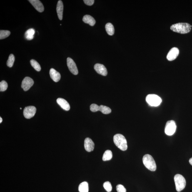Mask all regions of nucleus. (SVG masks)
I'll use <instances>...</instances> for the list:
<instances>
[{"label": "nucleus", "instance_id": "obj_19", "mask_svg": "<svg viewBox=\"0 0 192 192\" xmlns=\"http://www.w3.org/2000/svg\"><path fill=\"white\" fill-rule=\"evenodd\" d=\"M80 192H89V186L88 183L86 181L83 182L80 184L78 188Z\"/></svg>", "mask_w": 192, "mask_h": 192}, {"label": "nucleus", "instance_id": "obj_7", "mask_svg": "<svg viewBox=\"0 0 192 192\" xmlns=\"http://www.w3.org/2000/svg\"><path fill=\"white\" fill-rule=\"evenodd\" d=\"M36 111V108L34 106L26 107L24 108L23 114L25 118L30 119L34 116Z\"/></svg>", "mask_w": 192, "mask_h": 192}, {"label": "nucleus", "instance_id": "obj_33", "mask_svg": "<svg viewBox=\"0 0 192 192\" xmlns=\"http://www.w3.org/2000/svg\"><path fill=\"white\" fill-rule=\"evenodd\" d=\"M20 109H21L22 108H20Z\"/></svg>", "mask_w": 192, "mask_h": 192}, {"label": "nucleus", "instance_id": "obj_18", "mask_svg": "<svg viewBox=\"0 0 192 192\" xmlns=\"http://www.w3.org/2000/svg\"><path fill=\"white\" fill-rule=\"evenodd\" d=\"M35 30L34 29H30L26 31L25 34V37L28 40H31L34 38Z\"/></svg>", "mask_w": 192, "mask_h": 192}, {"label": "nucleus", "instance_id": "obj_21", "mask_svg": "<svg viewBox=\"0 0 192 192\" xmlns=\"http://www.w3.org/2000/svg\"><path fill=\"white\" fill-rule=\"evenodd\" d=\"M101 111L102 113L105 114H108L111 113V108H110L108 106L101 105V106H98V111Z\"/></svg>", "mask_w": 192, "mask_h": 192}, {"label": "nucleus", "instance_id": "obj_15", "mask_svg": "<svg viewBox=\"0 0 192 192\" xmlns=\"http://www.w3.org/2000/svg\"><path fill=\"white\" fill-rule=\"evenodd\" d=\"M50 75L51 79L56 82L59 81L61 79V74L53 68H51L50 70Z\"/></svg>", "mask_w": 192, "mask_h": 192}, {"label": "nucleus", "instance_id": "obj_23", "mask_svg": "<svg viewBox=\"0 0 192 192\" xmlns=\"http://www.w3.org/2000/svg\"><path fill=\"white\" fill-rule=\"evenodd\" d=\"M32 66L35 69L36 71H41V68L39 63H38L36 60H31L30 61Z\"/></svg>", "mask_w": 192, "mask_h": 192}, {"label": "nucleus", "instance_id": "obj_4", "mask_svg": "<svg viewBox=\"0 0 192 192\" xmlns=\"http://www.w3.org/2000/svg\"><path fill=\"white\" fill-rule=\"evenodd\" d=\"M174 181L176 191L180 192L183 190L186 186V180L182 175L177 174L174 177Z\"/></svg>", "mask_w": 192, "mask_h": 192}, {"label": "nucleus", "instance_id": "obj_1", "mask_svg": "<svg viewBox=\"0 0 192 192\" xmlns=\"http://www.w3.org/2000/svg\"><path fill=\"white\" fill-rule=\"evenodd\" d=\"M192 26L187 23H178L172 25L171 29L172 31L181 34L188 33L191 31Z\"/></svg>", "mask_w": 192, "mask_h": 192}, {"label": "nucleus", "instance_id": "obj_32", "mask_svg": "<svg viewBox=\"0 0 192 192\" xmlns=\"http://www.w3.org/2000/svg\"><path fill=\"white\" fill-rule=\"evenodd\" d=\"M2 118L1 117H0V123H2Z\"/></svg>", "mask_w": 192, "mask_h": 192}, {"label": "nucleus", "instance_id": "obj_11", "mask_svg": "<svg viewBox=\"0 0 192 192\" xmlns=\"http://www.w3.org/2000/svg\"><path fill=\"white\" fill-rule=\"evenodd\" d=\"M94 68L97 73L103 76H106L108 74L107 70L103 64L97 63L95 65Z\"/></svg>", "mask_w": 192, "mask_h": 192}, {"label": "nucleus", "instance_id": "obj_24", "mask_svg": "<svg viewBox=\"0 0 192 192\" xmlns=\"http://www.w3.org/2000/svg\"><path fill=\"white\" fill-rule=\"evenodd\" d=\"M10 34H11V32L9 31L1 30L0 31V39H4L8 37Z\"/></svg>", "mask_w": 192, "mask_h": 192}, {"label": "nucleus", "instance_id": "obj_31", "mask_svg": "<svg viewBox=\"0 0 192 192\" xmlns=\"http://www.w3.org/2000/svg\"><path fill=\"white\" fill-rule=\"evenodd\" d=\"M189 162L190 164L192 166V157L190 159Z\"/></svg>", "mask_w": 192, "mask_h": 192}, {"label": "nucleus", "instance_id": "obj_9", "mask_svg": "<svg viewBox=\"0 0 192 192\" xmlns=\"http://www.w3.org/2000/svg\"><path fill=\"white\" fill-rule=\"evenodd\" d=\"M67 65L70 71L72 74L75 75L78 74V69L76 63L71 58L68 57L67 58Z\"/></svg>", "mask_w": 192, "mask_h": 192}, {"label": "nucleus", "instance_id": "obj_29", "mask_svg": "<svg viewBox=\"0 0 192 192\" xmlns=\"http://www.w3.org/2000/svg\"><path fill=\"white\" fill-rule=\"evenodd\" d=\"M98 105L93 103L90 106V110L93 112H96L98 111Z\"/></svg>", "mask_w": 192, "mask_h": 192}, {"label": "nucleus", "instance_id": "obj_22", "mask_svg": "<svg viewBox=\"0 0 192 192\" xmlns=\"http://www.w3.org/2000/svg\"><path fill=\"white\" fill-rule=\"evenodd\" d=\"M113 157V153L111 150H107L105 152L103 157V161H109Z\"/></svg>", "mask_w": 192, "mask_h": 192}, {"label": "nucleus", "instance_id": "obj_3", "mask_svg": "<svg viewBox=\"0 0 192 192\" xmlns=\"http://www.w3.org/2000/svg\"><path fill=\"white\" fill-rule=\"evenodd\" d=\"M143 162L147 168L151 171H156L157 166L153 158L151 155L147 154L143 157Z\"/></svg>", "mask_w": 192, "mask_h": 192}, {"label": "nucleus", "instance_id": "obj_26", "mask_svg": "<svg viewBox=\"0 0 192 192\" xmlns=\"http://www.w3.org/2000/svg\"><path fill=\"white\" fill-rule=\"evenodd\" d=\"M103 187L105 190L108 192H111L112 190V186L109 181H106L103 183Z\"/></svg>", "mask_w": 192, "mask_h": 192}, {"label": "nucleus", "instance_id": "obj_10", "mask_svg": "<svg viewBox=\"0 0 192 192\" xmlns=\"http://www.w3.org/2000/svg\"><path fill=\"white\" fill-rule=\"evenodd\" d=\"M179 52V50L178 48L173 47L171 48L167 55V59L169 61H173L177 57Z\"/></svg>", "mask_w": 192, "mask_h": 192}, {"label": "nucleus", "instance_id": "obj_14", "mask_svg": "<svg viewBox=\"0 0 192 192\" xmlns=\"http://www.w3.org/2000/svg\"><path fill=\"white\" fill-rule=\"evenodd\" d=\"M57 102L61 107V108L65 111H69L70 110V106L69 103L64 98H58L57 100Z\"/></svg>", "mask_w": 192, "mask_h": 192}, {"label": "nucleus", "instance_id": "obj_2", "mask_svg": "<svg viewBox=\"0 0 192 192\" xmlns=\"http://www.w3.org/2000/svg\"><path fill=\"white\" fill-rule=\"evenodd\" d=\"M113 142L118 148L123 151L128 149L127 142L125 137L122 135L117 134L113 137Z\"/></svg>", "mask_w": 192, "mask_h": 192}, {"label": "nucleus", "instance_id": "obj_16", "mask_svg": "<svg viewBox=\"0 0 192 192\" xmlns=\"http://www.w3.org/2000/svg\"><path fill=\"white\" fill-rule=\"evenodd\" d=\"M63 10V5L62 1H58L57 5L56 11L58 18L61 21L62 20Z\"/></svg>", "mask_w": 192, "mask_h": 192}, {"label": "nucleus", "instance_id": "obj_30", "mask_svg": "<svg viewBox=\"0 0 192 192\" xmlns=\"http://www.w3.org/2000/svg\"><path fill=\"white\" fill-rule=\"evenodd\" d=\"M84 1L85 4L89 6H92L94 2V0H84Z\"/></svg>", "mask_w": 192, "mask_h": 192}, {"label": "nucleus", "instance_id": "obj_5", "mask_svg": "<svg viewBox=\"0 0 192 192\" xmlns=\"http://www.w3.org/2000/svg\"><path fill=\"white\" fill-rule=\"evenodd\" d=\"M146 101L150 106L156 107L159 106L162 100L157 95L149 94L146 96Z\"/></svg>", "mask_w": 192, "mask_h": 192}, {"label": "nucleus", "instance_id": "obj_12", "mask_svg": "<svg viewBox=\"0 0 192 192\" xmlns=\"http://www.w3.org/2000/svg\"><path fill=\"white\" fill-rule=\"evenodd\" d=\"M28 1L38 12L41 13L44 11V6L39 0H29Z\"/></svg>", "mask_w": 192, "mask_h": 192}, {"label": "nucleus", "instance_id": "obj_20", "mask_svg": "<svg viewBox=\"0 0 192 192\" xmlns=\"http://www.w3.org/2000/svg\"><path fill=\"white\" fill-rule=\"evenodd\" d=\"M106 32L110 36H112L114 34L115 30L114 27L111 23H108L106 25Z\"/></svg>", "mask_w": 192, "mask_h": 192}, {"label": "nucleus", "instance_id": "obj_28", "mask_svg": "<svg viewBox=\"0 0 192 192\" xmlns=\"http://www.w3.org/2000/svg\"><path fill=\"white\" fill-rule=\"evenodd\" d=\"M116 190L118 192H126V190L123 185L118 184L116 186Z\"/></svg>", "mask_w": 192, "mask_h": 192}, {"label": "nucleus", "instance_id": "obj_6", "mask_svg": "<svg viewBox=\"0 0 192 192\" xmlns=\"http://www.w3.org/2000/svg\"><path fill=\"white\" fill-rule=\"evenodd\" d=\"M176 126L175 122L173 120L168 121L166 123L165 128V132L168 136H172L175 133Z\"/></svg>", "mask_w": 192, "mask_h": 192}, {"label": "nucleus", "instance_id": "obj_13", "mask_svg": "<svg viewBox=\"0 0 192 192\" xmlns=\"http://www.w3.org/2000/svg\"><path fill=\"white\" fill-rule=\"evenodd\" d=\"M84 146L86 151L91 152L94 150V143L91 138H86L84 141Z\"/></svg>", "mask_w": 192, "mask_h": 192}, {"label": "nucleus", "instance_id": "obj_17", "mask_svg": "<svg viewBox=\"0 0 192 192\" xmlns=\"http://www.w3.org/2000/svg\"><path fill=\"white\" fill-rule=\"evenodd\" d=\"M83 21L86 24H89L91 26H94L96 21L92 16L89 15H86L84 16L83 18Z\"/></svg>", "mask_w": 192, "mask_h": 192}, {"label": "nucleus", "instance_id": "obj_27", "mask_svg": "<svg viewBox=\"0 0 192 192\" xmlns=\"http://www.w3.org/2000/svg\"><path fill=\"white\" fill-rule=\"evenodd\" d=\"M8 84L6 81H3L0 82V91H6L8 88Z\"/></svg>", "mask_w": 192, "mask_h": 192}, {"label": "nucleus", "instance_id": "obj_8", "mask_svg": "<svg viewBox=\"0 0 192 192\" xmlns=\"http://www.w3.org/2000/svg\"><path fill=\"white\" fill-rule=\"evenodd\" d=\"M34 84L32 79L29 77H26L23 79L21 83V88L25 91H28Z\"/></svg>", "mask_w": 192, "mask_h": 192}, {"label": "nucleus", "instance_id": "obj_25", "mask_svg": "<svg viewBox=\"0 0 192 192\" xmlns=\"http://www.w3.org/2000/svg\"><path fill=\"white\" fill-rule=\"evenodd\" d=\"M15 61V57L12 54L10 55L7 62V66L9 67H12Z\"/></svg>", "mask_w": 192, "mask_h": 192}]
</instances>
